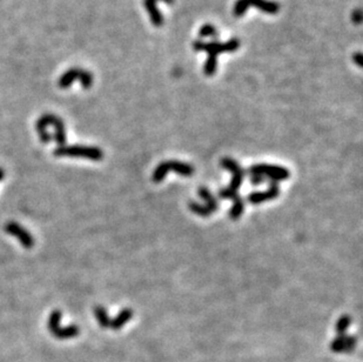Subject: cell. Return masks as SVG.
<instances>
[{
  "label": "cell",
  "instance_id": "cell-1",
  "mask_svg": "<svg viewBox=\"0 0 363 362\" xmlns=\"http://www.w3.org/2000/svg\"><path fill=\"white\" fill-rule=\"evenodd\" d=\"M36 129L39 135L40 141L43 143H49L51 140L57 142L58 147L64 146L66 142V131H65V122L56 114L46 113L38 119Z\"/></svg>",
  "mask_w": 363,
  "mask_h": 362
},
{
  "label": "cell",
  "instance_id": "cell-2",
  "mask_svg": "<svg viewBox=\"0 0 363 362\" xmlns=\"http://www.w3.org/2000/svg\"><path fill=\"white\" fill-rule=\"evenodd\" d=\"M240 47L239 39L233 38L229 39L226 43H219V42H211V43H204L198 40L193 44V49L198 52H207L208 59L204 66V72L206 76H213L217 72L218 66V56L221 53L226 52H235Z\"/></svg>",
  "mask_w": 363,
  "mask_h": 362
},
{
  "label": "cell",
  "instance_id": "cell-3",
  "mask_svg": "<svg viewBox=\"0 0 363 362\" xmlns=\"http://www.w3.org/2000/svg\"><path fill=\"white\" fill-rule=\"evenodd\" d=\"M53 154L56 156H71V158H84L100 161L104 159V152L102 149L94 147V146H83V145H72V146H60L54 149Z\"/></svg>",
  "mask_w": 363,
  "mask_h": 362
},
{
  "label": "cell",
  "instance_id": "cell-4",
  "mask_svg": "<svg viewBox=\"0 0 363 362\" xmlns=\"http://www.w3.org/2000/svg\"><path fill=\"white\" fill-rule=\"evenodd\" d=\"M169 170H174L176 174H179L181 176H192L194 174L195 168L190 163L177 161V160H169V161H162L160 162L159 165L156 166V168L154 169L152 180L153 183L159 184L165 179L167 174H168Z\"/></svg>",
  "mask_w": 363,
  "mask_h": 362
},
{
  "label": "cell",
  "instance_id": "cell-5",
  "mask_svg": "<svg viewBox=\"0 0 363 362\" xmlns=\"http://www.w3.org/2000/svg\"><path fill=\"white\" fill-rule=\"evenodd\" d=\"M249 175H259L269 180L270 183L279 184L280 181L289 179L290 172L285 167L266 165V163H256L248 168Z\"/></svg>",
  "mask_w": 363,
  "mask_h": 362
},
{
  "label": "cell",
  "instance_id": "cell-6",
  "mask_svg": "<svg viewBox=\"0 0 363 362\" xmlns=\"http://www.w3.org/2000/svg\"><path fill=\"white\" fill-rule=\"evenodd\" d=\"M77 80L80 81L85 90H88V88L92 87V85H93V74L86 70H83V68H70V70L65 72L63 76L60 77L58 85H59L60 88L66 90V88L70 87L71 85L75 83Z\"/></svg>",
  "mask_w": 363,
  "mask_h": 362
},
{
  "label": "cell",
  "instance_id": "cell-7",
  "mask_svg": "<svg viewBox=\"0 0 363 362\" xmlns=\"http://www.w3.org/2000/svg\"><path fill=\"white\" fill-rule=\"evenodd\" d=\"M248 8H256L268 15H276L280 11V5L272 0H238L234 5V16L242 17Z\"/></svg>",
  "mask_w": 363,
  "mask_h": 362
},
{
  "label": "cell",
  "instance_id": "cell-8",
  "mask_svg": "<svg viewBox=\"0 0 363 362\" xmlns=\"http://www.w3.org/2000/svg\"><path fill=\"white\" fill-rule=\"evenodd\" d=\"M221 166L227 170H229V172L233 173L231 184H229V186L227 187V189L233 191V192H238L239 189L242 185V183H244L245 170L242 169V167L240 166L234 159H231V158L222 159Z\"/></svg>",
  "mask_w": 363,
  "mask_h": 362
},
{
  "label": "cell",
  "instance_id": "cell-9",
  "mask_svg": "<svg viewBox=\"0 0 363 362\" xmlns=\"http://www.w3.org/2000/svg\"><path fill=\"white\" fill-rule=\"evenodd\" d=\"M5 232L18 239V241L25 248H32L34 246V239L30 232H27L22 225L17 224L15 221H10L5 225Z\"/></svg>",
  "mask_w": 363,
  "mask_h": 362
},
{
  "label": "cell",
  "instance_id": "cell-10",
  "mask_svg": "<svg viewBox=\"0 0 363 362\" xmlns=\"http://www.w3.org/2000/svg\"><path fill=\"white\" fill-rule=\"evenodd\" d=\"M280 196V186L276 183H270L266 191L262 192H253L247 197V201L252 205H260L268 200H273Z\"/></svg>",
  "mask_w": 363,
  "mask_h": 362
},
{
  "label": "cell",
  "instance_id": "cell-11",
  "mask_svg": "<svg viewBox=\"0 0 363 362\" xmlns=\"http://www.w3.org/2000/svg\"><path fill=\"white\" fill-rule=\"evenodd\" d=\"M357 344V337L341 334L331 341L330 349L334 353H350Z\"/></svg>",
  "mask_w": 363,
  "mask_h": 362
},
{
  "label": "cell",
  "instance_id": "cell-12",
  "mask_svg": "<svg viewBox=\"0 0 363 362\" xmlns=\"http://www.w3.org/2000/svg\"><path fill=\"white\" fill-rule=\"evenodd\" d=\"M157 2H159V0H143V5H145V9L147 10V12H148L150 22H152L153 25L160 27L163 24V17L159 11V9H157ZM163 2H166L167 4H172L174 0H163Z\"/></svg>",
  "mask_w": 363,
  "mask_h": 362
},
{
  "label": "cell",
  "instance_id": "cell-13",
  "mask_svg": "<svg viewBox=\"0 0 363 362\" xmlns=\"http://www.w3.org/2000/svg\"><path fill=\"white\" fill-rule=\"evenodd\" d=\"M133 317V310L131 308H125L116 315L114 319L111 320V328L114 330L121 329L126 323Z\"/></svg>",
  "mask_w": 363,
  "mask_h": 362
},
{
  "label": "cell",
  "instance_id": "cell-14",
  "mask_svg": "<svg viewBox=\"0 0 363 362\" xmlns=\"http://www.w3.org/2000/svg\"><path fill=\"white\" fill-rule=\"evenodd\" d=\"M199 196H200V198H203V199L206 201L205 206H206L208 210L211 211V213H215V212L218 211V208H219L218 201L214 198L213 194L211 193V191L207 189V187H200V189H199Z\"/></svg>",
  "mask_w": 363,
  "mask_h": 362
},
{
  "label": "cell",
  "instance_id": "cell-15",
  "mask_svg": "<svg viewBox=\"0 0 363 362\" xmlns=\"http://www.w3.org/2000/svg\"><path fill=\"white\" fill-rule=\"evenodd\" d=\"M52 335H54L57 339H71V337H75L79 335V327L75 326V324H71V326L64 327L61 328L59 326L58 328L52 332Z\"/></svg>",
  "mask_w": 363,
  "mask_h": 362
},
{
  "label": "cell",
  "instance_id": "cell-16",
  "mask_svg": "<svg viewBox=\"0 0 363 362\" xmlns=\"http://www.w3.org/2000/svg\"><path fill=\"white\" fill-rule=\"evenodd\" d=\"M244 211H245V200L240 196H238L234 200H233V206L228 212L229 218H231L232 220H238L239 218L244 214Z\"/></svg>",
  "mask_w": 363,
  "mask_h": 362
},
{
  "label": "cell",
  "instance_id": "cell-17",
  "mask_svg": "<svg viewBox=\"0 0 363 362\" xmlns=\"http://www.w3.org/2000/svg\"><path fill=\"white\" fill-rule=\"evenodd\" d=\"M94 315L95 319L98 321V323L100 324V327H102V328H109V326H111V319H109L108 313L105 307L102 306L95 307Z\"/></svg>",
  "mask_w": 363,
  "mask_h": 362
},
{
  "label": "cell",
  "instance_id": "cell-18",
  "mask_svg": "<svg viewBox=\"0 0 363 362\" xmlns=\"http://www.w3.org/2000/svg\"><path fill=\"white\" fill-rule=\"evenodd\" d=\"M350 323H351V317L349 315H342L340 319L337 320V323H336V332L338 333V335H341V334H345V332H347L349 327H350Z\"/></svg>",
  "mask_w": 363,
  "mask_h": 362
},
{
  "label": "cell",
  "instance_id": "cell-19",
  "mask_svg": "<svg viewBox=\"0 0 363 362\" xmlns=\"http://www.w3.org/2000/svg\"><path fill=\"white\" fill-rule=\"evenodd\" d=\"M188 206H190V210L193 212L194 214L200 215V217H210V215L212 214L211 211L208 210L205 205L198 204V203H195V201H191V203L188 204Z\"/></svg>",
  "mask_w": 363,
  "mask_h": 362
},
{
  "label": "cell",
  "instance_id": "cell-20",
  "mask_svg": "<svg viewBox=\"0 0 363 362\" xmlns=\"http://www.w3.org/2000/svg\"><path fill=\"white\" fill-rule=\"evenodd\" d=\"M60 320H61V312L60 310H53L52 313H51L50 315V319H49V329L50 332L52 333L56 330L58 327L60 326Z\"/></svg>",
  "mask_w": 363,
  "mask_h": 362
},
{
  "label": "cell",
  "instance_id": "cell-21",
  "mask_svg": "<svg viewBox=\"0 0 363 362\" xmlns=\"http://www.w3.org/2000/svg\"><path fill=\"white\" fill-rule=\"evenodd\" d=\"M218 36V30L215 29V26L211 25V24H206L200 29V37L203 38H211V37H217Z\"/></svg>",
  "mask_w": 363,
  "mask_h": 362
},
{
  "label": "cell",
  "instance_id": "cell-22",
  "mask_svg": "<svg viewBox=\"0 0 363 362\" xmlns=\"http://www.w3.org/2000/svg\"><path fill=\"white\" fill-rule=\"evenodd\" d=\"M351 20H352V23H355V24H361V22H362L361 10L357 9V10H355V11H352Z\"/></svg>",
  "mask_w": 363,
  "mask_h": 362
},
{
  "label": "cell",
  "instance_id": "cell-23",
  "mask_svg": "<svg viewBox=\"0 0 363 362\" xmlns=\"http://www.w3.org/2000/svg\"><path fill=\"white\" fill-rule=\"evenodd\" d=\"M265 181H266V179H265V177H262V176L251 175V183H252L254 186L261 185V184L265 183Z\"/></svg>",
  "mask_w": 363,
  "mask_h": 362
},
{
  "label": "cell",
  "instance_id": "cell-24",
  "mask_svg": "<svg viewBox=\"0 0 363 362\" xmlns=\"http://www.w3.org/2000/svg\"><path fill=\"white\" fill-rule=\"evenodd\" d=\"M352 59H354L355 64L357 65L358 67H362V53L361 52L355 53L354 56H352Z\"/></svg>",
  "mask_w": 363,
  "mask_h": 362
},
{
  "label": "cell",
  "instance_id": "cell-25",
  "mask_svg": "<svg viewBox=\"0 0 363 362\" xmlns=\"http://www.w3.org/2000/svg\"><path fill=\"white\" fill-rule=\"evenodd\" d=\"M4 176H5V172H4V169L0 168V180L4 179Z\"/></svg>",
  "mask_w": 363,
  "mask_h": 362
}]
</instances>
